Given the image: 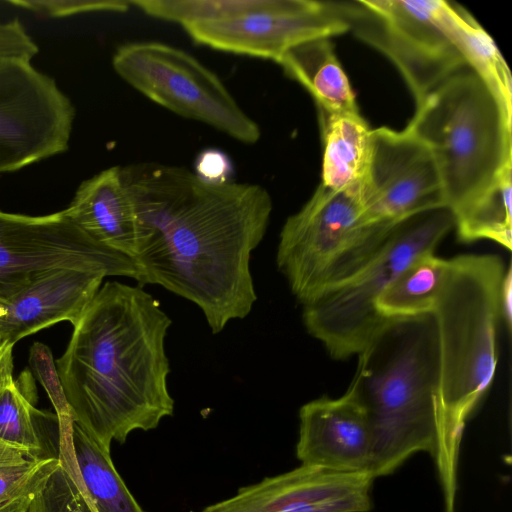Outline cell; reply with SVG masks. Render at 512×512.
Segmentation results:
<instances>
[{
	"label": "cell",
	"mask_w": 512,
	"mask_h": 512,
	"mask_svg": "<svg viewBox=\"0 0 512 512\" xmlns=\"http://www.w3.org/2000/svg\"><path fill=\"white\" fill-rule=\"evenodd\" d=\"M75 107L32 62L0 59V174L66 152Z\"/></svg>",
	"instance_id": "10"
},
{
	"label": "cell",
	"mask_w": 512,
	"mask_h": 512,
	"mask_svg": "<svg viewBox=\"0 0 512 512\" xmlns=\"http://www.w3.org/2000/svg\"><path fill=\"white\" fill-rule=\"evenodd\" d=\"M72 445L80 475L97 512H145L118 474L110 449L74 421Z\"/></svg>",
	"instance_id": "23"
},
{
	"label": "cell",
	"mask_w": 512,
	"mask_h": 512,
	"mask_svg": "<svg viewBox=\"0 0 512 512\" xmlns=\"http://www.w3.org/2000/svg\"><path fill=\"white\" fill-rule=\"evenodd\" d=\"M301 84L323 113L358 112L355 96L330 38L319 37L289 49L277 62Z\"/></svg>",
	"instance_id": "18"
},
{
	"label": "cell",
	"mask_w": 512,
	"mask_h": 512,
	"mask_svg": "<svg viewBox=\"0 0 512 512\" xmlns=\"http://www.w3.org/2000/svg\"><path fill=\"white\" fill-rule=\"evenodd\" d=\"M319 123L324 147L321 184L341 190L365 182L372 129L360 112H319Z\"/></svg>",
	"instance_id": "19"
},
{
	"label": "cell",
	"mask_w": 512,
	"mask_h": 512,
	"mask_svg": "<svg viewBox=\"0 0 512 512\" xmlns=\"http://www.w3.org/2000/svg\"><path fill=\"white\" fill-rule=\"evenodd\" d=\"M231 172V162L222 151L215 149L205 150L197 157L194 173L205 181L213 183L229 181Z\"/></svg>",
	"instance_id": "28"
},
{
	"label": "cell",
	"mask_w": 512,
	"mask_h": 512,
	"mask_svg": "<svg viewBox=\"0 0 512 512\" xmlns=\"http://www.w3.org/2000/svg\"><path fill=\"white\" fill-rule=\"evenodd\" d=\"M450 260L428 252L415 258L391 282L376 302L385 319L432 315L442 291Z\"/></svg>",
	"instance_id": "20"
},
{
	"label": "cell",
	"mask_w": 512,
	"mask_h": 512,
	"mask_svg": "<svg viewBox=\"0 0 512 512\" xmlns=\"http://www.w3.org/2000/svg\"><path fill=\"white\" fill-rule=\"evenodd\" d=\"M352 379L372 431L368 472L393 473L436 446L438 348L433 315L389 319L357 355Z\"/></svg>",
	"instance_id": "4"
},
{
	"label": "cell",
	"mask_w": 512,
	"mask_h": 512,
	"mask_svg": "<svg viewBox=\"0 0 512 512\" xmlns=\"http://www.w3.org/2000/svg\"><path fill=\"white\" fill-rule=\"evenodd\" d=\"M125 276L141 284L130 257L97 242L64 210L42 216L0 210V279L29 281L54 271Z\"/></svg>",
	"instance_id": "11"
},
{
	"label": "cell",
	"mask_w": 512,
	"mask_h": 512,
	"mask_svg": "<svg viewBox=\"0 0 512 512\" xmlns=\"http://www.w3.org/2000/svg\"><path fill=\"white\" fill-rule=\"evenodd\" d=\"M296 456L303 465L336 472H368L372 431L352 381L340 397L323 396L300 408Z\"/></svg>",
	"instance_id": "15"
},
{
	"label": "cell",
	"mask_w": 512,
	"mask_h": 512,
	"mask_svg": "<svg viewBox=\"0 0 512 512\" xmlns=\"http://www.w3.org/2000/svg\"><path fill=\"white\" fill-rule=\"evenodd\" d=\"M364 197L365 219L373 227L392 228L414 214L444 206L434 156L407 127L372 129Z\"/></svg>",
	"instance_id": "13"
},
{
	"label": "cell",
	"mask_w": 512,
	"mask_h": 512,
	"mask_svg": "<svg viewBox=\"0 0 512 512\" xmlns=\"http://www.w3.org/2000/svg\"><path fill=\"white\" fill-rule=\"evenodd\" d=\"M64 212L97 242L134 258L136 214L119 166L82 181Z\"/></svg>",
	"instance_id": "17"
},
{
	"label": "cell",
	"mask_w": 512,
	"mask_h": 512,
	"mask_svg": "<svg viewBox=\"0 0 512 512\" xmlns=\"http://www.w3.org/2000/svg\"><path fill=\"white\" fill-rule=\"evenodd\" d=\"M14 344H11L9 342L1 343L0 344V372L5 365L6 361L12 357V351H13Z\"/></svg>",
	"instance_id": "30"
},
{
	"label": "cell",
	"mask_w": 512,
	"mask_h": 512,
	"mask_svg": "<svg viewBox=\"0 0 512 512\" xmlns=\"http://www.w3.org/2000/svg\"><path fill=\"white\" fill-rule=\"evenodd\" d=\"M10 5L49 18H66L94 12L123 13L131 3L126 0H9Z\"/></svg>",
	"instance_id": "26"
},
{
	"label": "cell",
	"mask_w": 512,
	"mask_h": 512,
	"mask_svg": "<svg viewBox=\"0 0 512 512\" xmlns=\"http://www.w3.org/2000/svg\"><path fill=\"white\" fill-rule=\"evenodd\" d=\"M120 170L136 214L133 259L141 284L193 302L215 334L245 318L257 300L251 254L273 208L266 188L208 182L185 167L155 162Z\"/></svg>",
	"instance_id": "1"
},
{
	"label": "cell",
	"mask_w": 512,
	"mask_h": 512,
	"mask_svg": "<svg viewBox=\"0 0 512 512\" xmlns=\"http://www.w3.org/2000/svg\"><path fill=\"white\" fill-rule=\"evenodd\" d=\"M511 193L512 164L504 168L479 195L452 215L458 240L463 243L490 240L511 251Z\"/></svg>",
	"instance_id": "22"
},
{
	"label": "cell",
	"mask_w": 512,
	"mask_h": 512,
	"mask_svg": "<svg viewBox=\"0 0 512 512\" xmlns=\"http://www.w3.org/2000/svg\"><path fill=\"white\" fill-rule=\"evenodd\" d=\"M54 456H37L0 439V512H27L57 469Z\"/></svg>",
	"instance_id": "24"
},
{
	"label": "cell",
	"mask_w": 512,
	"mask_h": 512,
	"mask_svg": "<svg viewBox=\"0 0 512 512\" xmlns=\"http://www.w3.org/2000/svg\"><path fill=\"white\" fill-rule=\"evenodd\" d=\"M114 71L156 104L205 123L244 143L261 137L259 125L236 102L220 78L182 49L153 41L118 47Z\"/></svg>",
	"instance_id": "9"
},
{
	"label": "cell",
	"mask_w": 512,
	"mask_h": 512,
	"mask_svg": "<svg viewBox=\"0 0 512 512\" xmlns=\"http://www.w3.org/2000/svg\"><path fill=\"white\" fill-rule=\"evenodd\" d=\"M501 317L504 319L508 330L512 320V275L511 267L507 266L500 292Z\"/></svg>",
	"instance_id": "29"
},
{
	"label": "cell",
	"mask_w": 512,
	"mask_h": 512,
	"mask_svg": "<svg viewBox=\"0 0 512 512\" xmlns=\"http://www.w3.org/2000/svg\"><path fill=\"white\" fill-rule=\"evenodd\" d=\"M39 46L18 18L0 21V59L32 62Z\"/></svg>",
	"instance_id": "27"
},
{
	"label": "cell",
	"mask_w": 512,
	"mask_h": 512,
	"mask_svg": "<svg viewBox=\"0 0 512 512\" xmlns=\"http://www.w3.org/2000/svg\"><path fill=\"white\" fill-rule=\"evenodd\" d=\"M375 478L366 471L299 467L238 489L200 512H367Z\"/></svg>",
	"instance_id": "14"
},
{
	"label": "cell",
	"mask_w": 512,
	"mask_h": 512,
	"mask_svg": "<svg viewBox=\"0 0 512 512\" xmlns=\"http://www.w3.org/2000/svg\"><path fill=\"white\" fill-rule=\"evenodd\" d=\"M37 390L32 373L22 371L13 378V356L0 372V439L40 456L42 426L56 415L35 408Z\"/></svg>",
	"instance_id": "21"
},
{
	"label": "cell",
	"mask_w": 512,
	"mask_h": 512,
	"mask_svg": "<svg viewBox=\"0 0 512 512\" xmlns=\"http://www.w3.org/2000/svg\"><path fill=\"white\" fill-rule=\"evenodd\" d=\"M407 128L432 152L452 215L512 164V113L470 68L432 91Z\"/></svg>",
	"instance_id": "5"
},
{
	"label": "cell",
	"mask_w": 512,
	"mask_h": 512,
	"mask_svg": "<svg viewBox=\"0 0 512 512\" xmlns=\"http://www.w3.org/2000/svg\"><path fill=\"white\" fill-rule=\"evenodd\" d=\"M183 28L198 44L275 62L302 42L349 31L340 2L314 0H256L232 18Z\"/></svg>",
	"instance_id": "12"
},
{
	"label": "cell",
	"mask_w": 512,
	"mask_h": 512,
	"mask_svg": "<svg viewBox=\"0 0 512 512\" xmlns=\"http://www.w3.org/2000/svg\"><path fill=\"white\" fill-rule=\"evenodd\" d=\"M449 269L433 318L438 348L435 459L444 512H455L464 428L497 367L500 292L506 266L494 254H463Z\"/></svg>",
	"instance_id": "3"
},
{
	"label": "cell",
	"mask_w": 512,
	"mask_h": 512,
	"mask_svg": "<svg viewBox=\"0 0 512 512\" xmlns=\"http://www.w3.org/2000/svg\"><path fill=\"white\" fill-rule=\"evenodd\" d=\"M171 319L141 286L108 281L55 361L72 419L102 446L173 415L165 337Z\"/></svg>",
	"instance_id": "2"
},
{
	"label": "cell",
	"mask_w": 512,
	"mask_h": 512,
	"mask_svg": "<svg viewBox=\"0 0 512 512\" xmlns=\"http://www.w3.org/2000/svg\"><path fill=\"white\" fill-rule=\"evenodd\" d=\"M105 276L54 271L29 281L0 279V344H16L62 321L74 325L101 287Z\"/></svg>",
	"instance_id": "16"
},
{
	"label": "cell",
	"mask_w": 512,
	"mask_h": 512,
	"mask_svg": "<svg viewBox=\"0 0 512 512\" xmlns=\"http://www.w3.org/2000/svg\"><path fill=\"white\" fill-rule=\"evenodd\" d=\"M453 226L445 206L401 221L362 268L302 304L307 331L334 359L357 356L389 320L378 313V298L415 258L434 252Z\"/></svg>",
	"instance_id": "8"
},
{
	"label": "cell",
	"mask_w": 512,
	"mask_h": 512,
	"mask_svg": "<svg viewBox=\"0 0 512 512\" xmlns=\"http://www.w3.org/2000/svg\"><path fill=\"white\" fill-rule=\"evenodd\" d=\"M73 421L59 422V465L27 512H97L80 475L72 445Z\"/></svg>",
	"instance_id": "25"
},
{
	"label": "cell",
	"mask_w": 512,
	"mask_h": 512,
	"mask_svg": "<svg viewBox=\"0 0 512 512\" xmlns=\"http://www.w3.org/2000/svg\"><path fill=\"white\" fill-rule=\"evenodd\" d=\"M364 183L341 190L320 183L285 221L276 263L301 304L351 277L390 236L393 228L366 222Z\"/></svg>",
	"instance_id": "7"
},
{
	"label": "cell",
	"mask_w": 512,
	"mask_h": 512,
	"mask_svg": "<svg viewBox=\"0 0 512 512\" xmlns=\"http://www.w3.org/2000/svg\"><path fill=\"white\" fill-rule=\"evenodd\" d=\"M357 38L400 72L416 107L449 77L469 68L467 35L474 17L445 0L340 1Z\"/></svg>",
	"instance_id": "6"
}]
</instances>
